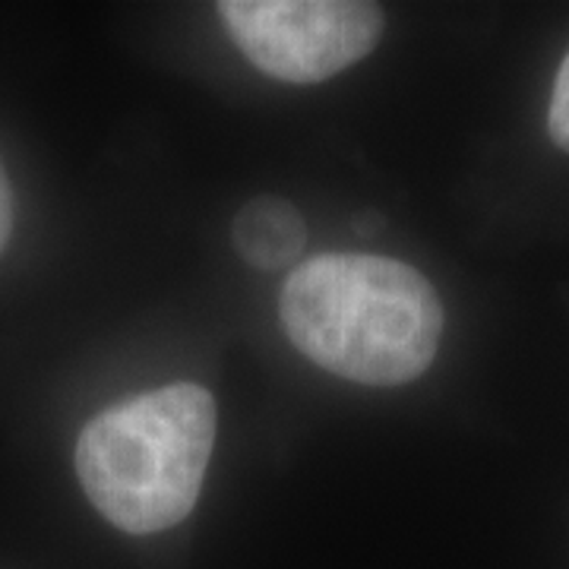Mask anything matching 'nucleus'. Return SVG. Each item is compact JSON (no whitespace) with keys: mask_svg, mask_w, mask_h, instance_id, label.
I'll return each mask as SVG.
<instances>
[{"mask_svg":"<svg viewBox=\"0 0 569 569\" xmlns=\"http://www.w3.org/2000/svg\"><path fill=\"white\" fill-rule=\"evenodd\" d=\"M284 336L329 373L399 387L425 373L443 339V307L418 269L370 253H326L284 282Z\"/></svg>","mask_w":569,"mask_h":569,"instance_id":"f257e3e1","label":"nucleus"},{"mask_svg":"<svg viewBox=\"0 0 569 569\" xmlns=\"http://www.w3.org/2000/svg\"><path fill=\"white\" fill-rule=\"evenodd\" d=\"M216 399L200 383L133 396L82 427L77 475L89 503L130 535L190 516L216 447Z\"/></svg>","mask_w":569,"mask_h":569,"instance_id":"f03ea898","label":"nucleus"},{"mask_svg":"<svg viewBox=\"0 0 569 569\" xmlns=\"http://www.w3.org/2000/svg\"><path fill=\"white\" fill-rule=\"evenodd\" d=\"M219 13L253 67L298 86L342 73L383 36V10L358 0H224Z\"/></svg>","mask_w":569,"mask_h":569,"instance_id":"7ed1b4c3","label":"nucleus"},{"mask_svg":"<svg viewBox=\"0 0 569 569\" xmlns=\"http://www.w3.org/2000/svg\"><path fill=\"white\" fill-rule=\"evenodd\" d=\"M234 250L253 269H282L301 257L307 244V228L301 212L282 197H257L238 212Z\"/></svg>","mask_w":569,"mask_h":569,"instance_id":"20e7f679","label":"nucleus"},{"mask_svg":"<svg viewBox=\"0 0 569 569\" xmlns=\"http://www.w3.org/2000/svg\"><path fill=\"white\" fill-rule=\"evenodd\" d=\"M548 133L550 140L557 142L563 152H569V51L560 70H557V80H553V92H550V108H548Z\"/></svg>","mask_w":569,"mask_h":569,"instance_id":"39448f33","label":"nucleus"},{"mask_svg":"<svg viewBox=\"0 0 569 569\" xmlns=\"http://www.w3.org/2000/svg\"><path fill=\"white\" fill-rule=\"evenodd\" d=\"M13 234V190H10V178L3 171V162H0V253Z\"/></svg>","mask_w":569,"mask_h":569,"instance_id":"423d86ee","label":"nucleus"},{"mask_svg":"<svg viewBox=\"0 0 569 569\" xmlns=\"http://www.w3.org/2000/svg\"><path fill=\"white\" fill-rule=\"evenodd\" d=\"M377 228H380V219H377V212H365V216H361V219L355 222V231H358V234H373Z\"/></svg>","mask_w":569,"mask_h":569,"instance_id":"0eeeda50","label":"nucleus"}]
</instances>
